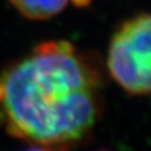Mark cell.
I'll list each match as a JSON object with an SVG mask.
<instances>
[{"mask_svg": "<svg viewBox=\"0 0 151 151\" xmlns=\"http://www.w3.org/2000/svg\"><path fill=\"white\" fill-rule=\"evenodd\" d=\"M98 115L97 74L67 40L43 42L0 72V125L15 139L64 150Z\"/></svg>", "mask_w": 151, "mask_h": 151, "instance_id": "1", "label": "cell"}, {"mask_svg": "<svg viewBox=\"0 0 151 151\" xmlns=\"http://www.w3.org/2000/svg\"><path fill=\"white\" fill-rule=\"evenodd\" d=\"M150 33L151 18L140 13L122 23L108 45L106 64L110 76L131 96L150 92Z\"/></svg>", "mask_w": 151, "mask_h": 151, "instance_id": "2", "label": "cell"}, {"mask_svg": "<svg viewBox=\"0 0 151 151\" xmlns=\"http://www.w3.org/2000/svg\"><path fill=\"white\" fill-rule=\"evenodd\" d=\"M24 18L30 20H47L63 12L69 0H9Z\"/></svg>", "mask_w": 151, "mask_h": 151, "instance_id": "3", "label": "cell"}, {"mask_svg": "<svg viewBox=\"0 0 151 151\" xmlns=\"http://www.w3.org/2000/svg\"><path fill=\"white\" fill-rule=\"evenodd\" d=\"M23 151H54V150L48 149V147H43V146H37V145H33V146H30L29 149L23 150Z\"/></svg>", "mask_w": 151, "mask_h": 151, "instance_id": "4", "label": "cell"}]
</instances>
